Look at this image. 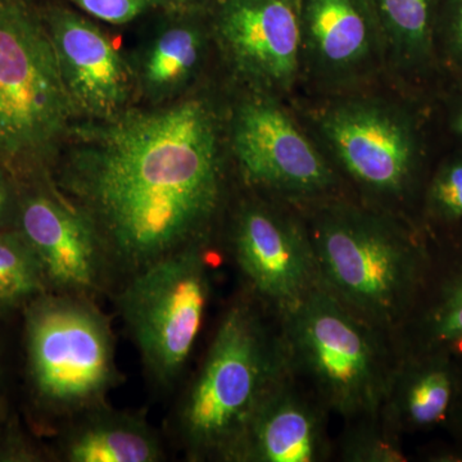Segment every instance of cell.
<instances>
[{
  "mask_svg": "<svg viewBox=\"0 0 462 462\" xmlns=\"http://www.w3.org/2000/svg\"><path fill=\"white\" fill-rule=\"evenodd\" d=\"M69 134L74 148L58 161L53 180L96 225L120 284L211 240L227 203L226 117L214 100L130 108Z\"/></svg>",
  "mask_w": 462,
  "mask_h": 462,
  "instance_id": "6da1fadb",
  "label": "cell"
},
{
  "mask_svg": "<svg viewBox=\"0 0 462 462\" xmlns=\"http://www.w3.org/2000/svg\"><path fill=\"white\" fill-rule=\"evenodd\" d=\"M297 207L311 236L322 287L396 337L430 267V239L420 225L346 194Z\"/></svg>",
  "mask_w": 462,
  "mask_h": 462,
  "instance_id": "7a4b0ae2",
  "label": "cell"
},
{
  "mask_svg": "<svg viewBox=\"0 0 462 462\" xmlns=\"http://www.w3.org/2000/svg\"><path fill=\"white\" fill-rule=\"evenodd\" d=\"M307 129L357 199L418 223L422 188L440 151L433 103L392 88L316 98Z\"/></svg>",
  "mask_w": 462,
  "mask_h": 462,
  "instance_id": "3957f363",
  "label": "cell"
},
{
  "mask_svg": "<svg viewBox=\"0 0 462 462\" xmlns=\"http://www.w3.org/2000/svg\"><path fill=\"white\" fill-rule=\"evenodd\" d=\"M291 374L279 319L245 291L221 316L173 412L188 460L236 462L258 410Z\"/></svg>",
  "mask_w": 462,
  "mask_h": 462,
  "instance_id": "277c9868",
  "label": "cell"
},
{
  "mask_svg": "<svg viewBox=\"0 0 462 462\" xmlns=\"http://www.w3.org/2000/svg\"><path fill=\"white\" fill-rule=\"evenodd\" d=\"M75 116L41 8L0 0V165L21 184L53 178Z\"/></svg>",
  "mask_w": 462,
  "mask_h": 462,
  "instance_id": "5b68a950",
  "label": "cell"
},
{
  "mask_svg": "<svg viewBox=\"0 0 462 462\" xmlns=\"http://www.w3.org/2000/svg\"><path fill=\"white\" fill-rule=\"evenodd\" d=\"M296 378L322 406L348 421L376 418L400 357L396 339L319 285L278 318Z\"/></svg>",
  "mask_w": 462,
  "mask_h": 462,
  "instance_id": "8992f818",
  "label": "cell"
},
{
  "mask_svg": "<svg viewBox=\"0 0 462 462\" xmlns=\"http://www.w3.org/2000/svg\"><path fill=\"white\" fill-rule=\"evenodd\" d=\"M26 370L33 400L60 425L108 402L123 383L111 318L98 300L48 293L23 310Z\"/></svg>",
  "mask_w": 462,
  "mask_h": 462,
  "instance_id": "52a82bcc",
  "label": "cell"
},
{
  "mask_svg": "<svg viewBox=\"0 0 462 462\" xmlns=\"http://www.w3.org/2000/svg\"><path fill=\"white\" fill-rule=\"evenodd\" d=\"M209 240L193 243L125 279L112 294L149 382L178 384L199 342L211 297Z\"/></svg>",
  "mask_w": 462,
  "mask_h": 462,
  "instance_id": "ba28073f",
  "label": "cell"
},
{
  "mask_svg": "<svg viewBox=\"0 0 462 462\" xmlns=\"http://www.w3.org/2000/svg\"><path fill=\"white\" fill-rule=\"evenodd\" d=\"M226 145L248 189L294 206L346 194L345 181L288 100L245 89L226 116Z\"/></svg>",
  "mask_w": 462,
  "mask_h": 462,
  "instance_id": "9c48e42d",
  "label": "cell"
},
{
  "mask_svg": "<svg viewBox=\"0 0 462 462\" xmlns=\"http://www.w3.org/2000/svg\"><path fill=\"white\" fill-rule=\"evenodd\" d=\"M248 190L231 209L229 251L245 291L282 318L321 284L314 245L297 206Z\"/></svg>",
  "mask_w": 462,
  "mask_h": 462,
  "instance_id": "30bf717a",
  "label": "cell"
},
{
  "mask_svg": "<svg viewBox=\"0 0 462 462\" xmlns=\"http://www.w3.org/2000/svg\"><path fill=\"white\" fill-rule=\"evenodd\" d=\"M16 229L38 258L51 293L99 300L120 284L96 225L53 178L21 184Z\"/></svg>",
  "mask_w": 462,
  "mask_h": 462,
  "instance_id": "8fae6325",
  "label": "cell"
},
{
  "mask_svg": "<svg viewBox=\"0 0 462 462\" xmlns=\"http://www.w3.org/2000/svg\"><path fill=\"white\" fill-rule=\"evenodd\" d=\"M302 85L315 98L380 87L384 48L370 0H297Z\"/></svg>",
  "mask_w": 462,
  "mask_h": 462,
  "instance_id": "7c38bea8",
  "label": "cell"
},
{
  "mask_svg": "<svg viewBox=\"0 0 462 462\" xmlns=\"http://www.w3.org/2000/svg\"><path fill=\"white\" fill-rule=\"evenodd\" d=\"M215 44L245 89L284 100L302 85V32L297 0H218Z\"/></svg>",
  "mask_w": 462,
  "mask_h": 462,
  "instance_id": "4fadbf2b",
  "label": "cell"
},
{
  "mask_svg": "<svg viewBox=\"0 0 462 462\" xmlns=\"http://www.w3.org/2000/svg\"><path fill=\"white\" fill-rule=\"evenodd\" d=\"M76 115L108 120L130 109L138 93L132 60L93 18L62 3L39 5Z\"/></svg>",
  "mask_w": 462,
  "mask_h": 462,
  "instance_id": "5bb4252c",
  "label": "cell"
},
{
  "mask_svg": "<svg viewBox=\"0 0 462 462\" xmlns=\"http://www.w3.org/2000/svg\"><path fill=\"white\" fill-rule=\"evenodd\" d=\"M158 12L157 25L132 65L138 93L154 106H162L182 98L197 83L215 38L211 12Z\"/></svg>",
  "mask_w": 462,
  "mask_h": 462,
  "instance_id": "9a60e30c",
  "label": "cell"
},
{
  "mask_svg": "<svg viewBox=\"0 0 462 462\" xmlns=\"http://www.w3.org/2000/svg\"><path fill=\"white\" fill-rule=\"evenodd\" d=\"M430 239V261L418 298L397 331L400 354L462 355V230Z\"/></svg>",
  "mask_w": 462,
  "mask_h": 462,
  "instance_id": "2e32d148",
  "label": "cell"
},
{
  "mask_svg": "<svg viewBox=\"0 0 462 462\" xmlns=\"http://www.w3.org/2000/svg\"><path fill=\"white\" fill-rule=\"evenodd\" d=\"M461 392L456 356L446 352L400 354L383 402V420L403 434L447 430Z\"/></svg>",
  "mask_w": 462,
  "mask_h": 462,
  "instance_id": "e0dca14e",
  "label": "cell"
},
{
  "mask_svg": "<svg viewBox=\"0 0 462 462\" xmlns=\"http://www.w3.org/2000/svg\"><path fill=\"white\" fill-rule=\"evenodd\" d=\"M298 385L291 373L264 400L236 462H314L328 457L322 418L327 409Z\"/></svg>",
  "mask_w": 462,
  "mask_h": 462,
  "instance_id": "ac0fdd59",
  "label": "cell"
},
{
  "mask_svg": "<svg viewBox=\"0 0 462 462\" xmlns=\"http://www.w3.org/2000/svg\"><path fill=\"white\" fill-rule=\"evenodd\" d=\"M391 87L434 102L440 93L436 27L440 0H370Z\"/></svg>",
  "mask_w": 462,
  "mask_h": 462,
  "instance_id": "d6986e66",
  "label": "cell"
},
{
  "mask_svg": "<svg viewBox=\"0 0 462 462\" xmlns=\"http://www.w3.org/2000/svg\"><path fill=\"white\" fill-rule=\"evenodd\" d=\"M51 458L62 462H160L166 460L160 433L141 411L91 407L57 428Z\"/></svg>",
  "mask_w": 462,
  "mask_h": 462,
  "instance_id": "ffe728a7",
  "label": "cell"
},
{
  "mask_svg": "<svg viewBox=\"0 0 462 462\" xmlns=\"http://www.w3.org/2000/svg\"><path fill=\"white\" fill-rule=\"evenodd\" d=\"M418 224L428 238L462 230V147H442L422 188Z\"/></svg>",
  "mask_w": 462,
  "mask_h": 462,
  "instance_id": "44dd1931",
  "label": "cell"
},
{
  "mask_svg": "<svg viewBox=\"0 0 462 462\" xmlns=\"http://www.w3.org/2000/svg\"><path fill=\"white\" fill-rule=\"evenodd\" d=\"M48 293L41 263L17 229L0 231V318Z\"/></svg>",
  "mask_w": 462,
  "mask_h": 462,
  "instance_id": "7402d4cb",
  "label": "cell"
},
{
  "mask_svg": "<svg viewBox=\"0 0 462 462\" xmlns=\"http://www.w3.org/2000/svg\"><path fill=\"white\" fill-rule=\"evenodd\" d=\"M340 439V456L349 462H404L402 436L391 430L382 416L351 421Z\"/></svg>",
  "mask_w": 462,
  "mask_h": 462,
  "instance_id": "603a6c76",
  "label": "cell"
},
{
  "mask_svg": "<svg viewBox=\"0 0 462 462\" xmlns=\"http://www.w3.org/2000/svg\"><path fill=\"white\" fill-rule=\"evenodd\" d=\"M436 54L440 79L439 94L462 89V0H440Z\"/></svg>",
  "mask_w": 462,
  "mask_h": 462,
  "instance_id": "cb8c5ba5",
  "label": "cell"
},
{
  "mask_svg": "<svg viewBox=\"0 0 462 462\" xmlns=\"http://www.w3.org/2000/svg\"><path fill=\"white\" fill-rule=\"evenodd\" d=\"M84 14L111 25H126L157 12L154 0H66Z\"/></svg>",
  "mask_w": 462,
  "mask_h": 462,
  "instance_id": "d4e9b609",
  "label": "cell"
},
{
  "mask_svg": "<svg viewBox=\"0 0 462 462\" xmlns=\"http://www.w3.org/2000/svg\"><path fill=\"white\" fill-rule=\"evenodd\" d=\"M433 114L440 148L462 147V89L439 94Z\"/></svg>",
  "mask_w": 462,
  "mask_h": 462,
  "instance_id": "484cf974",
  "label": "cell"
},
{
  "mask_svg": "<svg viewBox=\"0 0 462 462\" xmlns=\"http://www.w3.org/2000/svg\"><path fill=\"white\" fill-rule=\"evenodd\" d=\"M53 460L51 449L36 446L17 425H7L0 434V461L36 462Z\"/></svg>",
  "mask_w": 462,
  "mask_h": 462,
  "instance_id": "4316f807",
  "label": "cell"
},
{
  "mask_svg": "<svg viewBox=\"0 0 462 462\" xmlns=\"http://www.w3.org/2000/svg\"><path fill=\"white\" fill-rule=\"evenodd\" d=\"M21 182L0 165V231L16 229Z\"/></svg>",
  "mask_w": 462,
  "mask_h": 462,
  "instance_id": "83f0119b",
  "label": "cell"
},
{
  "mask_svg": "<svg viewBox=\"0 0 462 462\" xmlns=\"http://www.w3.org/2000/svg\"><path fill=\"white\" fill-rule=\"evenodd\" d=\"M218 0H154L157 11L170 14L187 12H211Z\"/></svg>",
  "mask_w": 462,
  "mask_h": 462,
  "instance_id": "f1b7e54d",
  "label": "cell"
},
{
  "mask_svg": "<svg viewBox=\"0 0 462 462\" xmlns=\"http://www.w3.org/2000/svg\"><path fill=\"white\" fill-rule=\"evenodd\" d=\"M457 360L461 370V392L454 416H452V420L446 430L448 431L449 436L452 438L451 443H454L462 451V355L458 356Z\"/></svg>",
  "mask_w": 462,
  "mask_h": 462,
  "instance_id": "f546056e",
  "label": "cell"
}]
</instances>
